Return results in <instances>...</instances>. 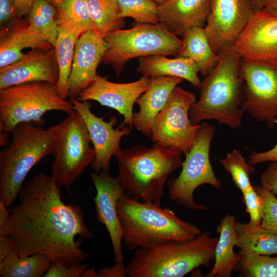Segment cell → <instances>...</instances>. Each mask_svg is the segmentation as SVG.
Instances as JSON below:
<instances>
[{"label": "cell", "instance_id": "cell-7", "mask_svg": "<svg viewBox=\"0 0 277 277\" xmlns=\"http://www.w3.org/2000/svg\"><path fill=\"white\" fill-rule=\"evenodd\" d=\"M74 107L58 94L56 86L46 82L21 83L0 89V131L11 133L19 123L32 122L42 126L48 111L67 114Z\"/></svg>", "mask_w": 277, "mask_h": 277}, {"label": "cell", "instance_id": "cell-12", "mask_svg": "<svg viewBox=\"0 0 277 277\" xmlns=\"http://www.w3.org/2000/svg\"><path fill=\"white\" fill-rule=\"evenodd\" d=\"M241 68L246 111L252 118L273 128L277 120V64L241 59Z\"/></svg>", "mask_w": 277, "mask_h": 277}, {"label": "cell", "instance_id": "cell-31", "mask_svg": "<svg viewBox=\"0 0 277 277\" xmlns=\"http://www.w3.org/2000/svg\"><path fill=\"white\" fill-rule=\"evenodd\" d=\"M56 14V7L48 0H36L25 17L29 24L53 47L58 33Z\"/></svg>", "mask_w": 277, "mask_h": 277}, {"label": "cell", "instance_id": "cell-35", "mask_svg": "<svg viewBox=\"0 0 277 277\" xmlns=\"http://www.w3.org/2000/svg\"><path fill=\"white\" fill-rule=\"evenodd\" d=\"M253 187L261 199V226L277 233V198L275 195L262 186Z\"/></svg>", "mask_w": 277, "mask_h": 277}, {"label": "cell", "instance_id": "cell-5", "mask_svg": "<svg viewBox=\"0 0 277 277\" xmlns=\"http://www.w3.org/2000/svg\"><path fill=\"white\" fill-rule=\"evenodd\" d=\"M217 237L202 232L194 239L171 241L136 249L125 267L129 277H182L215 259Z\"/></svg>", "mask_w": 277, "mask_h": 277}, {"label": "cell", "instance_id": "cell-24", "mask_svg": "<svg viewBox=\"0 0 277 277\" xmlns=\"http://www.w3.org/2000/svg\"><path fill=\"white\" fill-rule=\"evenodd\" d=\"M235 216L226 214L217 225L219 234L215 249L214 263L206 277H230L239 263L240 257L234 251L236 242Z\"/></svg>", "mask_w": 277, "mask_h": 277}, {"label": "cell", "instance_id": "cell-8", "mask_svg": "<svg viewBox=\"0 0 277 277\" xmlns=\"http://www.w3.org/2000/svg\"><path fill=\"white\" fill-rule=\"evenodd\" d=\"M108 47L101 63L109 65L118 77L130 60L155 55H177L183 43L160 23L138 24L120 29L105 37Z\"/></svg>", "mask_w": 277, "mask_h": 277}, {"label": "cell", "instance_id": "cell-36", "mask_svg": "<svg viewBox=\"0 0 277 277\" xmlns=\"http://www.w3.org/2000/svg\"><path fill=\"white\" fill-rule=\"evenodd\" d=\"M242 200L246 206V211L249 215L248 223L252 226L261 224L262 213L261 199L253 186L251 185L242 192Z\"/></svg>", "mask_w": 277, "mask_h": 277}, {"label": "cell", "instance_id": "cell-19", "mask_svg": "<svg viewBox=\"0 0 277 277\" xmlns=\"http://www.w3.org/2000/svg\"><path fill=\"white\" fill-rule=\"evenodd\" d=\"M108 47L105 38L95 31L85 32L77 38L68 80L69 97L90 86L97 77V68Z\"/></svg>", "mask_w": 277, "mask_h": 277}, {"label": "cell", "instance_id": "cell-17", "mask_svg": "<svg viewBox=\"0 0 277 277\" xmlns=\"http://www.w3.org/2000/svg\"><path fill=\"white\" fill-rule=\"evenodd\" d=\"M96 189L94 198L96 219L107 230L112 245L115 263L123 264V232L117 212L120 199L125 194L117 177L109 172H92L90 174Z\"/></svg>", "mask_w": 277, "mask_h": 277}, {"label": "cell", "instance_id": "cell-28", "mask_svg": "<svg viewBox=\"0 0 277 277\" xmlns=\"http://www.w3.org/2000/svg\"><path fill=\"white\" fill-rule=\"evenodd\" d=\"M52 263L49 258L42 254L20 257L15 247L0 263V276H43Z\"/></svg>", "mask_w": 277, "mask_h": 277}, {"label": "cell", "instance_id": "cell-44", "mask_svg": "<svg viewBox=\"0 0 277 277\" xmlns=\"http://www.w3.org/2000/svg\"><path fill=\"white\" fill-rule=\"evenodd\" d=\"M8 208L4 200L0 198V229L3 228L8 222L10 213Z\"/></svg>", "mask_w": 277, "mask_h": 277}, {"label": "cell", "instance_id": "cell-15", "mask_svg": "<svg viewBox=\"0 0 277 277\" xmlns=\"http://www.w3.org/2000/svg\"><path fill=\"white\" fill-rule=\"evenodd\" d=\"M233 46L243 60L277 64V17L255 12Z\"/></svg>", "mask_w": 277, "mask_h": 277}, {"label": "cell", "instance_id": "cell-46", "mask_svg": "<svg viewBox=\"0 0 277 277\" xmlns=\"http://www.w3.org/2000/svg\"><path fill=\"white\" fill-rule=\"evenodd\" d=\"M254 12L262 10L263 0H249Z\"/></svg>", "mask_w": 277, "mask_h": 277}, {"label": "cell", "instance_id": "cell-30", "mask_svg": "<svg viewBox=\"0 0 277 277\" xmlns=\"http://www.w3.org/2000/svg\"><path fill=\"white\" fill-rule=\"evenodd\" d=\"M55 7L58 26L69 27L81 34L95 31L85 0H64Z\"/></svg>", "mask_w": 277, "mask_h": 277}, {"label": "cell", "instance_id": "cell-20", "mask_svg": "<svg viewBox=\"0 0 277 277\" xmlns=\"http://www.w3.org/2000/svg\"><path fill=\"white\" fill-rule=\"evenodd\" d=\"M52 48L54 47L25 18H17L1 27L0 68L21 59L25 48Z\"/></svg>", "mask_w": 277, "mask_h": 277}, {"label": "cell", "instance_id": "cell-34", "mask_svg": "<svg viewBox=\"0 0 277 277\" xmlns=\"http://www.w3.org/2000/svg\"><path fill=\"white\" fill-rule=\"evenodd\" d=\"M218 161L230 174L233 182L242 193L252 185L250 175L254 172L255 168L246 161L239 150L234 149Z\"/></svg>", "mask_w": 277, "mask_h": 277}, {"label": "cell", "instance_id": "cell-45", "mask_svg": "<svg viewBox=\"0 0 277 277\" xmlns=\"http://www.w3.org/2000/svg\"><path fill=\"white\" fill-rule=\"evenodd\" d=\"M262 11L277 17V0H263Z\"/></svg>", "mask_w": 277, "mask_h": 277}, {"label": "cell", "instance_id": "cell-23", "mask_svg": "<svg viewBox=\"0 0 277 277\" xmlns=\"http://www.w3.org/2000/svg\"><path fill=\"white\" fill-rule=\"evenodd\" d=\"M136 71L143 76L157 77L175 76L185 80L193 86L200 88L201 81L198 76L199 68L192 60L182 56L173 58L164 55L139 57Z\"/></svg>", "mask_w": 277, "mask_h": 277}, {"label": "cell", "instance_id": "cell-40", "mask_svg": "<svg viewBox=\"0 0 277 277\" xmlns=\"http://www.w3.org/2000/svg\"><path fill=\"white\" fill-rule=\"evenodd\" d=\"M16 18L14 0H0V25L5 26Z\"/></svg>", "mask_w": 277, "mask_h": 277}, {"label": "cell", "instance_id": "cell-37", "mask_svg": "<svg viewBox=\"0 0 277 277\" xmlns=\"http://www.w3.org/2000/svg\"><path fill=\"white\" fill-rule=\"evenodd\" d=\"M87 264H81L67 267L61 264L52 263L44 277H79L88 268Z\"/></svg>", "mask_w": 277, "mask_h": 277}, {"label": "cell", "instance_id": "cell-9", "mask_svg": "<svg viewBox=\"0 0 277 277\" xmlns=\"http://www.w3.org/2000/svg\"><path fill=\"white\" fill-rule=\"evenodd\" d=\"M91 144L85 123L75 110L57 124L51 175L60 187L69 189L93 162L95 152Z\"/></svg>", "mask_w": 277, "mask_h": 277}, {"label": "cell", "instance_id": "cell-50", "mask_svg": "<svg viewBox=\"0 0 277 277\" xmlns=\"http://www.w3.org/2000/svg\"><path fill=\"white\" fill-rule=\"evenodd\" d=\"M153 1L158 4H160L162 3L163 2H164L165 0H153Z\"/></svg>", "mask_w": 277, "mask_h": 277}, {"label": "cell", "instance_id": "cell-6", "mask_svg": "<svg viewBox=\"0 0 277 277\" xmlns=\"http://www.w3.org/2000/svg\"><path fill=\"white\" fill-rule=\"evenodd\" d=\"M57 124L44 129L32 122L18 124L10 143L0 151V198L8 207L18 197L30 170L52 154Z\"/></svg>", "mask_w": 277, "mask_h": 277}, {"label": "cell", "instance_id": "cell-26", "mask_svg": "<svg viewBox=\"0 0 277 277\" xmlns=\"http://www.w3.org/2000/svg\"><path fill=\"white\" fill-rule=\"evenodd\" d=\"M235 246L238 254L277 255V233L263 228L261 224L252 226L236 222Z\"/></svg>", "mask_w": 277, "mask_h": 277}, {"label": "cell", "instance_id": "cell-14", "mask_svg": "<svg viewBox=\"0 0 277 277\" xmlns=\"http://www.w3.org/2000/svg\"><path fill=\"white\" fill-rule=\"evenodd\" d=\"M74 110L82 117L88 130L91 142L95 152V159L90 165L96 172H109L111 157L121 149V138L130 133L129 126L114 128L117 120L111 116L109 121L96 116L91 111L92 104L90 101H79L76 96L69 97Z\"/></svg>", "mask_w": 277, "mask_h": 277}, {"label": "cell", "instance_id": "cell-33", "mask_svg": "<svg viewBox=\"0 0 277 277\" xmlns=\"http://www.w3.org/2000/svg\"><path fill=\"white\" fill-rule=\"evenodd\" d=\"M116 1L121 17H131L138 24L160 23L159 4L153 0Z\"/></svg>", "mask_w": 277, "mask_h": 277}, {"label": "cell", "instance_id": "cell-41", "mask_svg": "<svg viewBox=\"0 0 277 277\" xmlns=\"http://www.w3.org/2000/svg\"><path fill=\"white\" fill-rule=\"evenodd\" d=\"M98 277H125L127 276L124 264L115 263L112 266L104 267L98 271Z\"/></svg>", "mask_w": 277, "mask_h": 277}, {"label": "cell", "instance_id": "cell-49", "mask_svg": "<svg viewBox=\"0 0 277 277\" xmlns=\"http://www.w3.org/2000/svg\"><path fill=\"white\" fill-rule=\"evenodd\" d=\"M51 4L56 7L64 0H48Z\"/></svg>", "mask_w": 277, "mask_h": 277}, {"label": "cell", "instance_id": "cell-3", "mask_svg": "<svg viewBox=\"0 0 277 277\" xmlns=\"http://www.w3.org/2000/svg\"><path fill=\"white\" fill-rule=\"evenodd\" d=\"M181 150L154 143L122 148L114 155L120 183L125 194L161 206L170 174L182 166Z\"/></svg>", "mask_w": 277, "mask_h": 277}, {"label": "cell", "instance_id": "cell-47", "mask_svg": "<svg viewBox=\"0 0 277 277\" xmlns=\"http://www.w3.org/2000/svg\"><path fill=\"white\" fill-rule=\"evenodd\" d=\"M9 133L0 131V146L6 147L9 144V141L8 139Z\"/></svg>", "mask_w": 277, "mask_h": 277}, {"label": "cell", "instance_id": "cell-25", "mask_svg": "<svg viewBox=\"0 0 277 277\" xmlns=\"http://www.w3.org/2000/svg\"><path fill=\"white\" fill-rule=\"evenodd\" d=\"M182 37L184 46L177 56L193 61L201 74L205 76L216 66L220 55L212 49L204 27L196 26L188 28Z\"/></svg>", "mask_w": 277, "mask_h": 277}, {"label": "cell", "instance_id": "cell-29", "mask_svg": "<svg viewBox=\"0 0 277 277\" xmlns=\"http://www.w3.org/2000/svg\"><path fill=\"white\" fill-rule=\"evenodd\" d=\"M95 30L104 38L122 29L124 18L120 16L116 0H85Z\"/></svg>", "mask_w": 277, "mask_h": 277}, {"label": "cell", "instance_id": "cell-11", "mask_svg": "<svg viewBox=\"0 0 277 277\" xmlns=\"http://www.w3.org/2000/svg\"><path fill=\"white\" fill-rule=\"evenodd\" d=\"M196 101L193 93L176 87L153 121L151 141L188 153L200 126L193 125L189 117L190 109Z\"/></svg>", "mask_w": 277, "mask_h": 277}, {"label": "cell", "instance_id": "cell-2", "mask_svg": "<svg viewBox=\"0 0 277 277\" xmlns=\"http://www.w3.org/2000/svg\"><path fill=\"white\" fill-rule=\"evenodd\" d=\"M219 54L217 64L201 81L200 98L191 107L189 117L194 125L213 120L235 129L246 111L241 58L233 46Z\"/></svg>", "mask_w": 277, "mask_h": 277}, {"label": "cell", "instance_id": "cell-21", "mask_svg": "<svg viewBox=\"0 0 277 277\" xmlns=\"http://www.w3.org/2000/svg\"><path fill=\"white\" fill-rule=\"evenodd\" d=\"M183 80L175 76L150 78L147 90L136 101L139 110L133 112L132 117V125L143 135L150 137L155 118Z\"/></svg>", "mask_w": 277, "mask_h": 277}, {"label": "cell", "instance_id": "cell-4", "mask_svg": "<svg viewBox=\"0 0 277 277\" xmlns=\"http://www.w3.org/2000/svg\"><path fill=\"white\" fill-rule=\"evenodd\" d=\"M117 212L123 242L129 250L190 240L202 232L197 226L179 218L171 209L125 194L118 201Z\"/></svg>", "mask_w": 277, "mask_h": 277}, {"label": "cell", "instance_id": "cell-27", "mask_svg": "<svg viewBox=\"0 0 277 277\" xmlns=\"http://www.w3.org/2000/svg\"><path fill=\"white\" fill-rule=\"evenodd\" d=\"M58 33L54 47L58 66V80L56 88L64 100L69 97L68 80L70 74L76 42L82 34L67 27L58 26Z\"/></svg>", "mask_w": 277, "mask_h": 277}, {"label": "cell", "instance_id": "cell-39", "mask_svg": "<svg viewBox=\"0 0 277 277\" xmlns=\"http://www.w3.org/2000/svg\"><path fill=\"white\" fill-rule=\"evenodd\" d=\"M277 125V120L275 121ZM267 162H277V143L271 149L260 152H254L249 155L248 162L251 165Z\"/></svg>", "mask_w": 277, "mask_h": 277}, {"label": "cell", "instance_id": "cell-38", "mask_svg": "<svg viewBox=\"0 0 277 277\" xmlns=\"http://www.w3.org/2000/svg\"><path fill=\"white\" fill-rule=\"evenodd\" d=\"M261 186L277 195V162H271L260 177Z\"/></svg>", "mask_w": 277, "mask_h": 277}, {"label": "cell", "instance_id": "cell-43", "mask_svg": "<svg viewBox=\"0 0 277 277\" xmlns=\"http://www.w3.org/2000/svg\"><path fill=\"white\" fill-rule=\"evenodd\" d=\"M15 247V244L11 239L6 236L0 235V263Z\"/></svg>", "mask_w": 277, "mask_h": 277}, {"label": "cell", "instance_id": "cell-42", "mask_svg": "<svg viewBox=\"0 0 277 277\" xmlns=\"http://www.w3.org/2000/svg\"><path fill=\"white\" fill-rule=\"evenodd\" d=\"M36 0H14L16 18L25 17Z\"/></svg>", "mask_w": 277, "mask_h": 277}, {"label": "cell", "instance_id": "cell-16", "mask_svg": "<svg viewBox=\"0 0 277 277\" xmlns=\"http://www.w3.org/2000/svg\"><path fill=\"white\" fill-rule=\"evenodd\" d=\"M150 80V77L143 76L134 82L116 83L97 74L94 82L83 89L76 98L81 102L95 101L103 106L114 109L124 116L120 128L128 126L132 128L134 104L147 90Z\"/></svg>", "mask_w": 277, "mask_h": 277}, {"label": "cell", "instance_id": "cell-13", "mask_svg": "<svg viewBox=\"0 0 277 277\" xmlns=\"http://www.w3.org/2000/svg\"><path fill=\"white\" fill-rule=\"evenodd\" d=\"M254 12L249 0H210L204 28L213 51L233 46Z\"/></svg>", "mask_w": 277, "mask_h": 277}, {"label": "cell", "instance_id": "cell-18", "mask_svg": "<svg viewBox=\"0 0 277 277\" xmlns=\"http://www.w3.org/2000/svg\"><path fill=\"white\" fill-rule=\"evenodd\" d=\"M58 73L54 48H32L17 62L0 68V89L38 81L56 86Z\"/></svg>", "mask_w": 277, "mask_h": 277}, {"label": "cell", "instance_id": "cell-48", "mask_svg": "<svg viewBox=\"0 0 277 277\" xmlns=\"http://www.w3.org/2000/svg\"><path fill=\"white\" fill-rule=\"evenodd\" d=\"M81 277H98V274L94 268H87L82 273Z\"/></svg>", "mask_w": 277, "mask_h": 277}, {"label": "cell", "instance_id": "cell-32", "mask_svg": "<svg viewBox=\"0 0 277 277\" xmlns=\"http://www.w3.org/2000/svg\"><path fill=\"white\" fill-rule=\"evenodd\" d=\"M238 254L240 260L235 270L239 276L277 277V255Z\"/></svg>", "mask_w": 277, "mask_h": 277}, {"label": "cell", "instance_id": "cell-10", "mask_svg": "<svg viewBox=\"0 0 277 277\" xmlns=\"http://www.w3.org/2000/svg\"><path fill=\"white\" fill-rule=\"evenodd\" d=\"M215 134L214 127L207 122L200 124L197 135L189 152L183 162L179 175L167 181L170 199L193 211L207 210L209 207L196 203L193 199L195 190L200 186L209 184L216 189L222 187L211 166L209 152Z\"/></svg>", "mask_w": 277, "mask_h": 277}, {"label": "cell", "instance_id": "cell-1", "mask_svg": "<svg viewBox=\"0 0 277 277\" xmlns=\"http://www.w3.org/2000/svg\"><path fill=\"white\" fill-rule=\"evenodd\" d=\"M60 187L51 175L39 173L23 185L18 203L10 207L0 235L13 241L20 257L42 254L71 267L88 256L82 239L93 234L81 207L63 201Z\"/></svg>", "mask_w": 277, "mask_h": 277}, {"label": "cell", "instance_id": "cell-22", "mask_svg": "<svg viewBox=\"0 0 277 277\" xmlns=\"http://www.w3.org/2000/svg\"><path fill=\"white\" fill-rule=\"evenodd\" d=\"M210 0H165L158 4L160 23L169 32L182 36L188 28L203 27Z\"/></svg>", "mask_w": 277, "mask_h": 277}]
</instances>
